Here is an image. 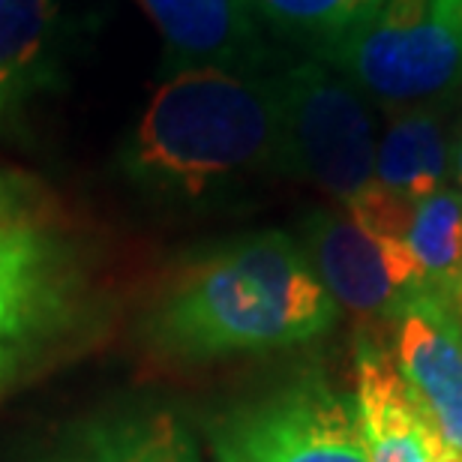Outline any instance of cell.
I'll use <instances>...</instances> for the list:
<instances>
[{
	"label": "cell",
	"instance_id": "obj_1",
	"mask_svg": "<svg viewBox=\"0 0 462 462\" xmlns=\"http://www.w3.org/2000/svg\"><path fill=\"white\" fill-rule=\"evenodd\" d=\"M337 303L285 231H253L196 255L147 312L165 357L214 360L291 348L328 334Z\"/></svg>",
	"mask_w": 462,
	"mask_h": 462
},
{
	"label": "cell",
	"instance_id": "obj_2",
	"mask_svg": "<svg viewBox=\"0 0 462 462\" xmlns=\"http://www.w3.org/2000/svg\"><path fill=\"white\" fill-rule=\"evenodd\" d=\"M120 171L147 199L183 208L214 205L282 174L273 76L178 69L147 99L120 151Z\"/></svg>",
	"mask_w": 462,
	"mask_h": 462
},
{
	"label": "cell",
	"instance_id": "obj_3",
	"mask_svg": "<svg viewBox=\"0 0 462 462\" xmlns=\"http://www.w3.org/2000/svg\"><path fill=\"white\" fill-rule=\"evenodd\" d=\"M319 58L387 112L441 106L462 90V0H378Z\"/></svg>",
	"mask_w": 462,
	"mask_h": 462
},
{
	"label": "cell",
	"instance_id": "obj_4",
	"mask_svg": "<svg viewBox=\"0 0 462 462\" xmlns=\"http://www.w3.org/2000/svg\"><path fill=\"white\" fill-rule=\"evenodd\" d=\"M282 174L319 187L339 208L375 187V120L369 99L328 60L310 58L273 76Z\"/></svg>",
	"mask_w": 462,
	"mask_h": 462
},
{
	"label": "cell",
	"instance_id": "obj_5",
	"mask_svg": "<svg viewBox=\"0 0 462 462\" xmlns=\"http://www.w3.org/2000/svg\"><path fill=\"white\" fill-rule=\"evenodd\" d=\"M214 462H369L355 400L321 378L235 405L210 427Z\"/></svg>",
	"mask_w": 462,
	"mask_h": 462
},
{
	"label": "cell",
	"instance_id": "obj_6",
	"mask_svg": "<svg viewBox=\"0 0 462 462\" xmlns=\"http://www.w3.org/2000/svg\"><path fill=\"white\" fill-rule=\"evenodd\" d=\"M300 246L334 303L355 319L391 325L402 300L423 289L409 244L360 228L346 210H312Z\"/></svg>",
	"mask_w": 462,
	"mask_h": 462
},
{
	"label": "cell",
	"instance_id": "obj_7",
	"mask_svg": "<svg viewBox=\"0 0 462 462\" xmlns=\"http://www.w3.org/2000/svg\"><path fill=\"white\" fill-rule=\"evenodd\" d=\"M393 364L439 436L462 457V321L427 289L396 310Z\"/></svg>",
	"mask_w": 462,
	"mask_h": 462
},
{
	"label": "cell",
	"instance_id": "obj_8",
	"mask_svg": "<svg viewBox=\"0 0 462 462\" xmlns=\"http://www.w3.org/2000/svg\"><path fill=\"white\" fill-rule=\"evenodd\" d=\"M355 411L369 462H462L396 373L391 351L364 337L355 348Z\"/></svg>",
	"mask_w": 462,
	"mask_h": 462
},
{
	"label": "cell",
	"instance_id": "obj_9",
	"mask_svg": "<svg viewBox=\"0 0 462 462\" xmlns=\"http://www.w3.org/2000/svg\"><path fill=\"white\" fill-rule=\"evenodd\" d=\"M178 69L255 72L264 60L253 0H138Z\"/></svg>",
	"mask_w": 462,
	"mask_h": 462
},
{
	"label": "cell",
	"instance_id": "obj_10",
	"mask_svg": "<svg viewBox=\"0 0 462 462\" xmlns=\"http://www.w3.org/2000/svg\"><path fill=\"white\" fill-rule=\"evenodd\" d=\"M60 54L58 0H0V124L51 85Z\"/></svg>",
	"mask_w": 462,
	"mask_h": 462
},
{
	"label": "cell",
	"instance_id": "obj_11",
	"mask_svg": "<svg viewBox=\"0 0 462 462\" xmlns=\"http://www.w3.org/2000/svg\"><path fill=\"white\" fill-rule=\"evenodd\" d=\"M58 294V258L51 240L31 219L0 226V366L45 319Z\"/></svg>",
	"mask_w": 462,
	"mask_h": 462
},
{
	"label": "cell",
	"instance_id": "obj_12",
	"mask_svg": "<svg viewBox=\"0 0 462 462\" xmlns=\"http://www.w3.org/2000/svg\"><path fill=\"white\" fill-rule=\"evenodd\" d=\"M375 180L411 205L448 187L450 133L441 106L396 112L378 138Z\"/></svg>",
	"mask_w": 462,
	"mask_h": 462
},
{
	"label": "cell",
	"instance_id": "obj_13",
	"mask_svg": "<svg viewBox=\"0 0 462 462\" xmlns=\"http://www.w3.org/2000/svg\"><path fill=\"white\" fill-rule=\"evenodd\" d=\"M51 462H201V457L178 414L138 411L97 423Z\"/></svg>",
	"mask_w": 462,
	"mask_h": 462
},
{
	"label": "cell",
	"instance_id": "obj_14",
	"mask_svg": "<svg viewBox=\"0 0 462 462\" xmlns=\"http://www.w3.org/2000/svg\"><path fill=\"white\" fill-rule=\"evenodd\" d=\"M405 244L423 273V289L462 321V196L454 187L414 201Z\"/></svg>",
	"mask_w": 462,
	"mask_h": 462
},
{
	"label": "cell",
	"instance_id": "obj_15",
	"mask_svg": "<svg viewBox=\"0 0 462 462\" xmlns=\"http://www.w3.org/2000/svg\"><path fill=\"white\" fill-rule=\"evenodd\" d=\"M253 6L280 33L316 42L321 51L364 22L378 0H253Z\"/></svg>",
	"mask_w": 462,
	"mask_h": 462
},
{
	"label": "cell",
	"instance_id": "obj_16",
	"mask_svg": "<svg viewBox=\"0 0 462 462\" xmlns=\"http://www.w3.org/2000/svg\"><path fill=\"white\" fill-rule=\"evenodd\" d=\"M22 189L18 183L9 178V174L0 171V226L13 223V219H22Z\"/></svg>",
	"mask_w": 462,
	"mask_h": 462
},
{
	"label": "cell",
	"instance_id": "obj_17",
	"mask_svg": "<svg viewBox=\"0 0 462 462\" xmlns=\"http://www.w3.org/2000/svg\"><path fill=\"white\" fill-rule=\"evenodd\" d=\"M450 178L457 180V192L462 196V129L450 135Z\"/></svg>",
	"mask_w": 462,
	"mask_h": 462
}]
</instances>
